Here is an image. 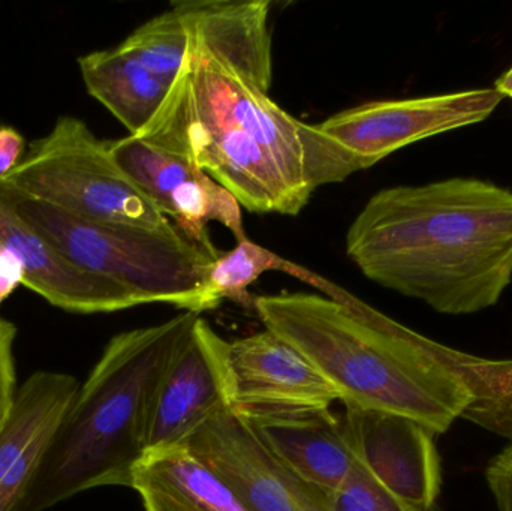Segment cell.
Wrapping results in <instances>:
<instances>
[{
  "mask_svg": "<svg viewBox=\"0 0 512 511\" xmlns=\"http://www.w3.org/2000/svg\"><path fill=\"white\" fill-rule=\"evenodd\" d=\"M186 30L170 93L134 137L200 168L254 213L297 216L316 189L357 173L318 126L291 116L268 87Z\"/></svg>",
  "mask_w": 512,
  "mask_h": 511,
  "instance_id": "cell-2",
  "label": "cell"
},
{
  "mask_svg": "<svg viewBox=\"0 0 512 511\" xmlns=\"http://www.w3.org/2000/svg\"><path fill=\"white\" fill-rule=\"evenodd\" d=\"M240 416L286 468L321 491L331 494L357 467L343 419L334 416L330 408Z\"/></svg>",
  "mask_w": 512,
  "mask_h": 511,
  "instance_id": "cell-15",
  "label": "cell"
},
{
  "mask_svg": "<svg viewBox=\"0 0 512 511\" xmlns=\"http://www.w3.org/2000/svg\"><path fill=\"white\" fill-rule=\"evenodd\" d=\"M283 258L246 239L219 255L207 273L198 314L218 308L224 300L248 303V288L264 273L280 270Z\"/></svg>",
  "mask_w": 512,
  "mask_h": 511,
  "instance_id": "cell-18",
  "label": "cell"
},
{
  "mask_svg": "<svg viewBox=\"0 0 512 511\" xmlns=\"http://www.w3.org/2000/svg\"><path fill=\"white\" fill-rule=\"evenodd\" d=\"M26 155V140L14 126H0V183L21 164Z\"/></svg>",
  "mask_w": 512,
  "mask_h": 511,
  "instance_id": "cell-23",
  "label": "cell"
},
{
  "mask_svg": "<svg viewBox=\"0 0 512 511\" xmlns=\"http://www.w3.org/2000/svg\"><path fill=\"white\" fill-rule=\"evenodd\" d=\"M230 344L204 318L195 320L156 390L149 450L180 446L216 414L234 408Z\"/></svg>",
  "mask_w": 512,
  "mask_h": 511,
  "instance_id": "cell-9",
  "label": "cell"
},
{
  "mask_svg": "<svg viewBox=\"0 0 512 511\" xmlns=\"http://www.w3.org/2000/svg\"><path fill=\"white\" fill-rule=\"evenodd\" d=\"M0 251L23 267V285L56 308L75 314H105L141 306L120 285L78 269L0 197Z\"/></svg>",
  "mask_w": 512,
  "mask_h": 511,
  "instance_id": "cell-14",
  "label": "cell"
},
{
  "mask_svg": "<svg viewBox=\"0 0 512 511\" xmlns=\"http://www.w3.org/2000/svg\"><path fill=\"white\" fill-rule=\"evenodd\" d=\"M286 273L325 291L258 296L256 315L300 351L345 408L409 417L436 435L465 419L512 440V360L432 341L303 267Z\"/></svg>",
  "mask_w": 512,
  "mask_h": 511,
  "instance_id": "cell-1",
  "label": "cell"
},
{
  "mask_svg": "<svg viewBox=\"0 0 512 511\" xmlns=\"http://www.w3.org/2000/svg\"><path fill=\"white\" fill-rule=\"evenodd\" d=\"M486 479L499 510L512 511V443L490 462Z\"/></svg>",
  "mask_w": 512,
  "mask_h": 511,
  "instance_id": "cell-22",
  "label": "cell"
},
{
  "mask_svg": "<svg viewBox=\"0 0 512 511\" xmlns=\"http://www.w3.org/2000/svg\"><path fill=\"white\" fill-rule=\"evenodd\" d=\"M249 511H330V494L286 468L234 408L204 423L185 443Z\"/></svg>",
  "mask_w": 512,
  "mask_h": 511,
  "instance_id": "cell-8",
  "label": "cell"
},
{
  "mask_svg": "<svg viewBox=\"0 0 512 511\" xmlns=\"http://www.w3.org/2000/svg\"><path fill=\"white\" fill-rule=\"evenodd\" d=\"M108 149L123 173L195 242L213 246L210 222L224 225L237 242L248 239L237 198L200 168L134 135L108 141Z\"/></svg>",
  "mask_w": 512,
  "mask_h": 511,
  "instance_id": "cell-10",
  "label": "cell"
},
{
  "mask_svg": "<svg viewBox=\"0 0 512 511\" xmlns=\"http://www.w3.org/2000/svg\"><path fill=\"white\" fill-rule=\"evenodd\" d=\"M230 362L237 413L321 410L339 401L312 363L270 330L231 342Z\"/></svg>",
  "mask_w": 512,
  "mask_h": 511,
  "instance_id": "cell-13",
  "label": "cell"
},
{
  "mask_svg": "<svg viewBox=\"0 0 512 511\" xmlns=\"http://www.w3.org/2000/svg\"><path fill=\"white\" fill-rule=\"evenodd\" d=\"M0 185L87 221L149 230L176 227L123 173L108 141L77 117H59Z\"/></svg>",
  "mask_w": 512,
  "mask_h": 511,
  "instance_id": "cell-6",
  "label": "cell"
},
{
  "mask_svg": "<svg viewBox=\"0 0 512 511\" xmlns=\"http://www.w3.org/2000/svg\"><path fill=\"white\" fill-rule=\"evenodd\" d=\"M87 92L101 102L129 135L152 122L173 83L150 71L120 45L78 59Z\"/></svg>",
  "mask_w": 512,
  "mask_h": 511,
  "instance_id": "cell-17",
  "label": "cell"
},
{
  "mask_svg": "<svg viewBox=\"0 0 512 511\" xmlns=\"http://www.w3.org/2000/svg\"><path fill=\"white\" fill-rule=\"evenodd\" d=\"M78 387L71 375L41 371L17 390L0 428V511L23 506Z\"/></svg>",
  "mask_w": 512,
  "mask_h": 511,
  "instance_id": "cell-12",
  "label": "cell"
},
{
  "mask_svg": "<svg viewBox=\"0 0 512 511\" xmlns=\"http://www.w3.org/2000/svg\"><path fill=\"white\" fill-rule=\"evenodd\" d=\"M131 488L146 511H249L185 446L147 450L132 471Z\"/></svg>",
  "mask_w": 512,
  "mask_h": 511,
  "instance_id": "cell-16",
  "label": "cell"
},
{
  "mask_svg": "<svg viewBox=\"0 0 512 511\" xmlns=\"http://www.w3.org/2000/svg\"><path fill=\"white\" fill-rule=\"evenodd\" d=\"M188 42L185 23L179 11L171 5L167 11L137 27L119 45L150 71L174 83L188 51Z\"/></svg>",
  "mask_w": 512,
  "mask_h": 511,
  "instance_id": "cell-19",
  "label": "cell"
},
{
  "mask_svg": "<svg viewBox=\"0 0 512 511\" xmlns=\"http://www.w3.org/2000/svg\"><path fill=\"white\" fill-rule=\"evenodd\" d=\"M330 511H405L372 477L355 467L330 494Z\"/></svg>",
  "mask_w": 512,
  "mask_h": 511,
  "instance_id": "cell-20",
  "label": "cell"
},
{
  "mask_svg": "<svg viewBox=\"0 0 512 511\" xmlns=\"http://www.w3.org/2000/svg\"><path fill=\"white\" fill-rule=\"evenodd\" d=\"M495 89L501 93L504 98H510L512 101V66L504 75L496 80Z\"/></svg>",
  "mask_w": 512,
  "mask_h": 511,
  "instance_id": "cell-25",
  "label": "cell"
},
{
  "mask_svg": "<svg viewBox=\"0 0 512 511\" xmlns=\"http://www.w3.org/2000/svg\"><path fill=\"white\" fill-rule=\"evenodd\" d=\"M504 96L495 87L373 101L318 123L328 140L367 170L403 147L489 119Z\"/></svg>",
  "mask_w": 512,
  "mask_h": 511,
  "instance_id": "cell-7",
  "label": "cell"
},
{
  "mask_svg": "<svg viewBox=\"0 0 512 511\" xmlns=\"http://www.w3.org/2000/svg\"><path fill=\"white\" fill-rule=\"evenodd\" d=\"M346 435L357 465L405 511H435L441 459L435 432L409 417L346 408Z\"/></svg>",
  "mask_w": 512,
  "mask_h": 511,
  "instance_id": "cell-11",
  "label": "cell"
},
{
  "mask_svg": "<svg viewBox=\"0 0 512 511\" xmlns=\"http://www.w3.org/2000/svg\"><path fill=\"white\" fill-rule=\"evenodd\" d=\"M198 317L183 311L108 342L78 387L18 511L48 510L102 486L131 488L132 471L149 450L156 390Z\"/></svg>",
  "mask_w": 512,
  "mask_h": 511,
  "instance_id": "cell-4",
  "label": "cell"
},
{
  "mask_svg": "<svg viewBox=\"0 0 512 511\" xmlns=\"http://www.w3.org/2000/svg\"><path fill=\"white\" fill-rule=\"evenodd\" d=\"M346 254L441 314L492 308L512 282V191L471 177L382 189L349 227Z\"/></svg>",
  "mask_w": 512,
  "mask_h": 511,
  "instance_id": "cell-3",
  "label": "cell"
},
{
  "mask_svg": "<svg viewBox=\"0 0 512 511\" xmlns=\"http://www.w3.org/2000/svg\"><path fill=\"white\" fill-rule=\"evenodd\" d=\"M0 197L78 269L126 288L141 305L198 314L207 273L221 255L215 245L195 242L177 225L149 230L87 221L2 185Z\"/></svg>",
  "mask_w": 512,
  "mask_h": 511,
  "instance_id": "cell-5",
  "label": "cell"
},
{
  "mask_svg": "<svg viewBox=\"0 0 512 511\" xmlns=\"http://www.w3.org/2000/svg\"><path fill=\"white\" fill-rule=\"evenodd\" d=\"M17 329L11 321L0 317V428L8 419L17 395L14 341Z\"/></svg>",
  "mask_w": 512,
  "mask_h": 511,
  "instance_id": "cell-21",
  "label": "cell"
},
{
  "mask_svg": "<svg viewBox=\"0 0 512 511\" xmlns=\"http://www.w3.org/2000/svg\"><path fill=\"white\" fill-rule=\"evenodd\" d=\"M23 267L14 255L0 251V303L23 284Z\"/></svg>",
  "mask_w": 512,
  "mask_h": 511,
  "instance_id": "cell-24",
  "label": "cell"
}]
</instances>
